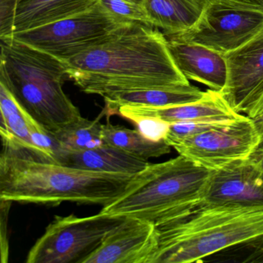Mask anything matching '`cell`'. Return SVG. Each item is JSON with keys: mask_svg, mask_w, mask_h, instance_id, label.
I'll return each mask as SVG.
<instances>
[{"mask_svg": "<svg viewBox=\"0 0 263 263\" xmlns=\"http://www.w3.org/2000/svg\"><path fill=\"white\" fill-rule=\"evenodd\" d=\"M102 138L104 144L147 161L149 158L170 153L172 148L165 141H153L144 137L138 130H130L109 122L103 124Z\"/></svg>", "mask_w": 263, "mask_h": 263, "instance_id": "cell-19", "label": "cell"}, {"mask_svg": "<svg viewBox=\"0 0 263 263\" xmlns=\"http://www.w3.org/2000/svg\"><path fill=\"white\" fill-rule=\"evenodd\" d=\"M263 110V97L261 98V99L260 100L259 102L258 103L256 106H255V108L252 110V111L248 115L249 118H252V119H255L256 118L258 115L261 114V112Z\"/></svg>", "mask_w": 263, "mask_h": 263, "instance_id": "cell-29", "label": "cell"}, {"mask_svg": "<svg viewBox=\"0 0 263 263\" xmlns=\"http://www.w3.org/2000/svg\"><path fill=\"white\" fill-rule=\"evenodd\" d=\"M224 58L227 82L220 93L232 110L248 116L263 97V29Z\"/></svg>", "mask_w": 263, "mask_h": 263, "instance_id": "cell-10", "label": "cell"}, {"mask_svg": "<svg viewBox=\"0 0 263 263\" xmlns=\"http://www.w3.org/2000/svg\"><path fill=\"white\" fill-rule=\"evenodd\" d=\"M157 242L155 224L126 218L81 263H150Z\"/></svg>", "mask_w": 263, "mask_h": 263, "instance_id": "cell-13", "label": "cell"}, {"mask_svg": "<svg viewBox=\"0 0 263 263\" xmlns=\"http://www.w3.org/2000/svg\"><path fill=\"white\" fill-rule=\"evenodd\" d=\"M0 200L58 206L64 202L107 205L132 175L93 172L61 164L1 132Z\"/></svg>", "mask_w": 263, "mask_h": 263, "instance_id": "cell-2", "label": "cell"}, {"mask_svg": "<svg viewBox=\"0 0 263 263\" xmlns=\"http://www.w3.org/2000/svg\"><path fill=\"white\" fill-rule=\"evenodd\" d=\"M99 119L81 118L53 133L66 150L84 151L104 144Z\"/></svg>", "mask_w": 263, "mask_h": 263, "instance_id": "cell-20", "label": "cell"}, {"mask_svg": "<svg viewBox=\"0 0 263 263\" xmlns=\"http://www.w3.org/2000/svg\"><path fill=\"white\" fill-rule=\"evenodd\" d=\"M0 41V84L32 118L55 133L82 118L63 89L69 79L64 61L10 38Z\"/></svg>", "mask_w": 263, "mask_h": 263, "instance_id": "cell-4", "label": "cell"}, {"mask_svg": "<svg viewBox=\"0 0 263 263\" xmlns=\"http://www.w3.org/2000/svg\"><path fill=\"white\" fill-rule=\"evenodd\" d=\"M205 5L208 3L221 2L227 4H237V5L247 6L263 10V0H201Z\"/></svg>", "mask_w": 263, "mask_h": 263, "instance_id": "cell-27", "label": "cell"}, {"mask_svg": "<svg viewBox=\"0 0 263 263\" xmlns=\"http://www.w3.org/2000/svg\"><path fill=\"white\" fill-rule=\"evenodd\" d=\"M150 263L204 262L235 245L263 235V207L198 206L187 216L157 228Z\"/></svg>", "mask_w": 263, "mask_h": 263, "instance_id": "cell-5", "label": "cell"}, {"mask_svg": "<svg viewBox=\"0 0 263 263\" xmlns=\"http://www.w3.org/2000/svg\"><path fill=\"white\" fill-rule=\"evenodd\" d=\"M132 122L144 137L156 141H164L170 125L161 120L151 118H138Z\"/></svg>", "mask_w": 263, "mask_h": 263, "instance_id": "cell-25", "label": "cell"}, {"mask_svg": "<svg viewBox=\"0 0 263 263\" xmlns=\"http://www.w3.org/2000/svg\"><path fill=\"white\" fill-rule=\"evenodd\" d=\"M166 39L174 63L189 81L201 83L215 91L224 89L228 78L224 55L198 44Z\"/></svg>", "mask_w": 263, "mask_h": 263, "instance_id": "cell-14", "label": "cell"}, {"mask_svg": "<svg viewBox=\"0 0 263 263\" xmlns=\"http://www.w3.org/2000/svg\"><path fill=\"white\" fill-rule=\"evenodd\" d=\"M127 23L110 15L98 2L82 13L7 38L66 61L105 42Z\"/></svg>", "mask_w": 263, "mask_h": 263, "instance_id": "cell-6", "label": "cell"}, {"mask_svg": "<svg viewBox=\"0 0 263 263\" xmlns=\"http://www.w3.org/2000/svg\"><path fill=\"white\" fill-rule=\"evenodd\" d=\"M258 127V132L260 134V143L258 145V148L255 151V152H263V117L261 118L253 119Z\"/></svg>", "mask_w": 263, "mask_h": 263, "instance_id": "cell-28", "label": "cell"}, {"mask_svg": "<svg viewBox=\"0 0 263 263\" xmlns=\"http://www.w3.org/2000/svg\"><path fill=\"white\" fill-rule=\"evenodd\" d=\"M116 114L132 122L138 118H151L171 124L238 113L231 108L220 92L209 89L202 99L195 102L164 107L121 106Z\"/></svg>", "mask_w": 263, "mask_h": 263, "instance_id": "cell-15", "label": "cell"}, {"mask_svg": "<svg viewBox=\"0 0 263 263\" xmlns=\"http://www.w3.org/2000/svg\"><path fill=\"white\" fill-rule=\"evenodd\" d=\"M212 172L180 155L164 162L148 164L101 212L148 221L156 228L171 224L199 205Z\"/></svg>", "mask_w": 263, "mask_h": 263, "instance_id": "cell-3", "label": "cell"}, {"mask_svg": "<svg viewBox=\"0 0 263 263\" xmlns=\"http://www.w3.org/2000/svg\"><path fill=\"white\" fill-rule=\"evenodd\" d=\"M167 44L153 26L129 22L105 42L64 62L69 79L90 95L190 85Z\"/></svg>", "mask_w": 263, "mask_h": 263, "instance_id": "cell-1", "label": "cell"}, {"mask_svg": "<svg viewBox=\"0 0 263 263\" xmlns=\"http://www.w3.org/2000/svg\"><path fill=\"white\" fill-rule=\"evenodd\" d=\"M129 1H132V2L139 4H143V3H144V0H129Z\"/></svg>", "mask_w": 263, "mask_h": 263, "instance_id": "cell-31", "label": "cell"}, {"mask_svg": "<svg viewBox=\"0 0 263 263\" xmlns=\"http://www.w3.org/2000/svg\"><path fill=\"white\" fill-rule=\"evenodd\" d=\"M217 255L222 258L219 260L220 261L263 262V235L224 249L209 258Z\"/></svg>", "mask_w": 263, "mask_h": 263, "instance_id": "cell-23", "label": "cell"}, {"mask_svg": "<svg viewBox=\"0 0 263 263\" xmlns=\"http://www.w3.org/2000/svg\"><path fill=\"white\" fill-rule=\"evenodd\" d=\"M1 204V257L2 262L8 261L9 242L7 240V218L13 201L0 200Z\"/></svg>", "mask_w": 263, "mask_h": 263, "instance_id": "cell-26", "label": "cell"}, {"mask_svg": "<svg viewBox=\"0 0 263 263\" xmlns=\"http://www.w3.org/2000/svg\"><path fill=\"white\" fill-rule=\"evenodd\" d=\"M1 132H7L23 144L33 148L26 111L21 107L10 91L0 84Z\"/></svg>", "mask_w": 263, "mask_h": 263, "instance_id": "cell-21", "label": "cell"}, {"mask_svg": "<svg viewBox=\"0 0 263 263\" xmlns=\"http://www.w3.org/2000/svg\"><path fill=\"white\" fill-rule=\"evenodd\" d=\"M259 143L260 134L255 121L242 115L227 125L174 140L167 144L195 164L217 171L251 158Z\"/></svg>", "mask_w": 263, "mask_h": 263, "instance_id": "cell-9", "label": "cell"}, {"mask_svg": "<svg viewBox=\"0 0 263 263\" xmlns=\"http://www.w3.org/2000/svg\"><path fill=\"white\" fill-rule=\"evenodd\" d=\"M198 206L263 207V167L251 157L213 171Z\"/></svg>", "mask_w": 263, "mask_h": 263, "instance_id": "cell-11", "label": "cell"}, {"mask_svg": "<svg viewBox=\"0 0 263 263\" xmlns=\"http://www.w3.org/2000/svg\"><path fill=\"white\" fill-rule=\"evenodd\" d=\"M57 161L77 168L93 172H110L134 175L149 164L147 160L138 158L108 144L84 151L64 149Z\"/></svg>", "mask_w": 263, "mask_h": 263, "instance_id": "cell-16", "label": "cell"}, {"mask_svg": "<svg viewBox=\"0 0 263 263\" xmlns=\"http://www.w3.org/2000/svg\"><path fill=\"white\" fill-rule=\"evenodd\" d=\"M149 23L164 34H176L190 30L204 10L201 0H144Z\"/></svg>", "mask_w": 263, "mask_h": 263, "instance_id": "cell-18", "label": "cell"}, {"mask_svg": "<svg viewBox=\"0 0 263 263\" xmlns=\"http://www.w3.org/2000/svg\"><path fill=\"white\" fill-rule=\"evenodd\" d=\"M241 115V114H237L231 116L213 117L187 122L174 123L169 125L168 132L164 141L167 144L174 140L181 139L211 129L222 127L236 121Z\"/></svg>", "mask_w": 263, "mask_h": 263, "instance_id": "cell-22", "label": "cell"}, {"mask_svg": "<svg viewBox=\"0 0 263 263\" xmlns=\"http://www.w3.org/2000/svg\"><path fill=\"white\" fill-rule=\"evenodd\" d=\"M98 0H0V39L82 13Z\"/></svg>", "mask_w": 263, "mask_h": 263, "instance_id": "cell-12", "label": "cell"}, {"mask_svg": "<svg viewBox=\"0 0 263 263\" xmlns=\"http://www.w3.org/2000/svg\"><path fill=\"white\" fill-rule=\"evenodd\" d=\"M98 4L110 15L121 21L151 25L143 4L129 0H98Z\"/></svg>", "mask_w": 263, "mask_h": 263, "instance_id": "cell-24", "label": "cell"}, {"mask_svg": "<svg viewBox=\"0 0 263 263\" xmlns=\"http://www.w3.org/2000/svg\"><path fill=\"white\" fill-rule=\"evenodd\" d=\"M261 117H263V110L261 112V114H260V115H258V116L256 118H261ZM256 118H255V119H256Z\"/></svg>", "mask_w": 263, "mask_h": 263, "instance_id": "cell-32", "label": "cell"}, {"mask_svg": "<svg viewBox=\"0 0 263 263\" xmlns=\"http://www.w3.org/2000/svg\"><path fill=\"white\" fill-rule=\"evenodd\" d=\"M252 158L263 167V152H255L253 155H252Z\"/></svg>", "mask_w": 263, "mask_h": 263, "instance_id": "cell-30", "label": "cell"}, {"mask_svg": "<svg viewBox=\"0 0 263 263\" xmlns=\"http://www.w3.org/2000/svg\"><path fill=\"white\" fill-rule=\"evenodd\" d=\"M205 92L192 85L166 88L145 89L121 92L103 97L110 115L116 114L121 106L164 107L182 105L202 99Z\"/></svg>", "mask_w": 263, "mask_h": 263, "instance_id": "cell-17", "label": "cell"}, {"mask_svg": "<svg viewBox=\"0 0 263 263\" xmlns=\"http://www.w3.org/2000/svg\"><path fill=\"white\" fill-rule=\"evenodd\" d=\"M125 217L100 212L80 218L56 216L27 255V263H81Z\"/></svg>", "mask_w": 263, "mask_h": 263, "instance_id": "cell-7", "label": "cell"}, {"mask_svg": "<svg viewBox=\"0 0 263 263\" xmlns=\"http://www.w3.org/2000/svg\"><path fill=\"white\" fill-rule=\"evenodd\" d=\"M262 29L263 10L212 2L204 5L201 17L190 30L164 36L204 46L226 55L244 45Z\"/></svg>", "mask_w": 263, "mask_h": 263, "instance_id": "cell-8", "label": "cell"}]
</instances>
